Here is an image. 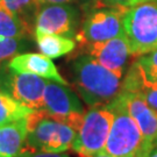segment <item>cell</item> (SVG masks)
<instances>
[{
  "instance_id": "cell-13",
  "label": "cell",
  "mask_w": 157,
  "mask_h": 157,
  "mask_svg": "<svg viewBox=\"0 0 157 157\" xmlns=\"http://www.w3.org/2000/svg\"><path fill=\"white\" fill-rule=\"evenodd\" d=\"M28 134L27 118L0 126V157H17Z\"/></svg>"
},
{
  "instance_id": "cell-4",
  "label": "cell",
  "mask_w": 157,
  "mask_h": 157,
  "mask_svg": "<svg viewBox=\"0 0 157 157\" xmlns=\"http://www.w3.org/2000/svg\"><path fill=\"white\" fill-rule=\"evenodd\" d=\"M124 36L132 56H142L157 49V1L128 7L124 15Z\"/></svg>"
},
{
  "instance_id": "cell-14",
  "label": "cell",
  "mask_w": 157,
  "mask_h": 157,
  "mask_svg": "<svg viewBox=\"0 0 157 157\" xmlns=\"http://www.w3.org/2000/svg\"><path fill=\"white\" fill-rule=\"evenodd\" d=\"M122 91L141 95L149 106L157 111V82L147 80L135 63L132 64L124 76Z\"/></svg>"
},
{
  "instance_id": "cell-27",
  "label": "cell",
  "mask_w": 157,
  "mask_h": 157,
  "mask_svg": "<svg viewBox=\"0 0 157 157\" xmlns=\"http://www.w3.org/2000/svg\"><path fill=\"white\" fill-rule=\"evenodd\" d=\"M0 1H1V0H0Z\"/></svg>"
},
{
  "instance_id": "cell-5",
  "label": "cell",
  "mask_w": 157,
  "mask_h": 157,
  "mask_svg": "<svg viewBox=\"0 0 157 157\" xmlns=\"http://www.w3.org/2000/svg\"><path fill=\"white\" fill-rule=\"evenodd\" d=\"M112 122L113 113L106 105L90 107L84 113L83 124L71 149L80 157H93L105 151Z\"/></svg>"
},
{
  "instance_id": "cell-18",
  "label": "cell",
  "mask_w": 157,
  "mask_h": 157,
  "mask_svg": "<svg viewBox=\"0 0 157 157\" xmlns=\"http://www.w3.org/2000/svg\"><path fill=\"white\" fill-rule=\"evenodd\" d=\"M0 7L13 14H17V17L29 23V17L32 14L36 15L41 6L39 5L37 0H1Z\"/></svg>"
},
{
  "instance_id": "cell-15",
  "label": "cell",
  "mask_w": 157,
  "mask_h": 157,
  "mask_svg": "<svg viewBox=\"0 0 157 157\" xmlns=\"http://www.w3.org/2000/svg\"><path fill=\"white\" fill-rule=\"evenodd\" d=\"M35 40L41 54L51 59L65 56L76 48V42L72 39L56 34L35 33Z\"/></svg>"
},
{
  "instance_id": "cell-2",
  "label": "cell",
  "mask_w": 157,
  "mask_h": 157,
  "mask_svg": "<svg viewBox=\"0 0 157 157\" xmlns=\"http://www.w3.org/2000/svg\"><path fill=\"white\" fill-rule=\"evenodd\" d=\"M106 106L113 113V122L105 152L113 157H148L154 148L129 114L121 94Z\"/></svg>"
},
{
  "instance_id": "cell-26",
  "label": "cell",
  "mask_w": 157,
  "mask_h": 157,
  "mask_svg": "<svg viewBox=\"0 0 157 157\" xmlns=\"http://www.w3.org/2000/svg\"><path fill=\"white\" fill-rule=\"evenodd\" d=\"M93 157H113V156H111V155H108L107 152L102 151V152H100V154H98V155H94Z\"/></svg>"
},
{
  "instance_id": "cell-10",
  "label": "cell",
  "mask_w": 157,
  "mask_h": 157,
  "mask_svg": "<svg viewBox=\"0 0 157 157\" xmlns=\"http://www.w3.org/2000/svg\"><path fill=\"white\" fill-rule=\"evenodd\" d=\"M86 51L87 55L93 57L102 67L120 77H122L124 67L128 62L129 56H132L128 41L124 35L102 42L86 44Z\"/></svg>"
},
{
  "instance_id": "cell-8",
  "label": "cell",
  "mask_w": 157,
  "mask_h": 157,
  "mask_svg": "<svg viewBox=\"0 0 157 157\" xmlns=\"http://www.w3.org/2000/svg\"><path fill=\"white\" fill-rule=\"evenodd\" d=\"M47 82L32 73L15 72L0 65V90L15 100L36 111L43 108V93Z\"/></svg>"
},
{
  "instance_id": "cell-23",
  "label": "cell",
  "mask_w": 157,
  "mask_h": 157,
  "mask_svg": "<svg viewBox=\"0 0 157 157\" xmlns=\"http://www.w3.org/2000/svg\"><path fill=\"white\" fill-rule=\"evenodd\" d=\"M75 0H37L40 6L42 5H52V4H70Z\"/></svg>"
},
{
  "instance_id": "cell-24",
  "label": "cell",
  "mask_w": 157,
  "mask_h": 157,
  "mask_svg": "<svg viewBox=\"0 0 157 157\" xmlns=\"http://www.w3.org/2000/svg\"><path fill=\"white\" fill-rule=\"evenodd\" d=\"M80 1H83L85 4H98V2H101V4H102L104 0H80Z\"/></svg>"
},
{
  "instance_id": "cell-25",
  "label": "cell",
  "mask_w": 157,
  "mask_h": 157,
  "mask_svg": "<svg viewBox=\"0 0 157 157\" xmlns=\"http://www.w3.org/2000/svg\"><path fill=\"white\" fill-rule=\"evenodd\" d=\"M148 157H157V146L154 147V149L150 151V154L148 155Z\"/></svg>"
},
{
  "instance_id": "cell-11",
  "label": "cell",
  "mask_w": 157,
  "mask_h": 157,
  "mask_svg": "<svg viewBox=\"0 0 157 157\" xmlns=\"http://www.w3.org/2000/svg\"><path fill=\"white\" fill-rule=\"evenodd\" d=\"M132 118L136 121L147 142L154 148L157 146V111L149 106L141 95L132 92H121Z\"/></svg>"
},
{
  "instance_id": "cell-12",
  "label": "cell",
  "mask_w": 157,
  "mask_h": 157,
  "mask_svg": "<svg viewBox=\"0 0 157 157\" xmlns=\"http://www.w3.org/2000/svg\"><path fill=\"white\" fill-rule=\"evenodd\" d=\"M7 67L15 72L32 73L48 80L67 85V80L58 72V69L51 61V58L44 56L43 54L27 52L15 55L11 58Z\"/></svg>"
},
{
  "instance_id": "cell-17",
  "label": "cell",
  "mask_w": 157,
  "mask_h": 157,
  "mask_svg": "<svg viewBox=\"0 0 157 157\" xmlns=\"http://www.w3.org/2000/svg\"><path fill=\"white\" fill-rule=\"evenodd\" d=\"M34 111L30 107L15 100L10 94L0 90V126L26 119Z\"/></svg>"
},
{
  "instance_id": "cell-16",
  "label": "cell",
  "mask_w": 157,
  "mask_h": 157,
  "mask_svg": "<svg viewBox=\"0 0 157 157\" xmlns=\"http://www.w3.org/2000/svg\"><path fill=\"white\" fill-rule=\"evenodd\" d=\"M32 34V28L23 19L0 7V37L23 39Z\"/></svg>"
},
{
  "instance_id": "cell-7",
  "label": "cell",
  "mask_w": 157,
  "mask_h": 157,
  "mask_svg": "<svg viewBox=\"0 0 157 157\" xmlns=\"http://www.w3.org/2000/svg\"><path fill=\"white\" fill-rule=\"evenodd\" d=\"M126 7L104 6L90 12L75 39L82 44L102 42L124 35V15Z\"/></svg>"
},
{
  "instance_id": "cell-19",
  "label": "cell",
  "mask_w": 157,
  "mask_h": 157,
  "mask_svg": "<svg viewBox=\"0 0 157 157\" xmlns=\"http://www.w3.org/2000/svg\"><path fill=\"white\" fill-rule=\"evenodd\" d=\"M134 63L147 80L157 82V49L139 56Z\"/></svg>"
},
{
  "instance_id": "cell-22",
  "label": "cell",
  "mask_w": 157,
  "mask_h": 157,
  "mask_svg": "<svg viewBox=\"0 0 157 157\" xmlns=\"http://www.w3.org/2000/svg\"><path fill=\"white\" fill-rule=\"evenodd\" d=\"M17 157H70L62 152H43V151H21Z\"/></svg>"
},
{
  "instance_id": "cell-3",
  "label": "cell",
  "mask_w": 157,
  "mask_h": 157,
  "mask_svg": "<svg viewBox=\"0 0 157 157\" xmlns=\"http://www.w3.org/2000/svg\"><path fill=\"white\" fill-rule=\"evenodd\" d=\"M28 134L22 151L63 152L72 147L77 132L56 121L42 111H34L27 117Z\"/></svg>"
},
{
  "instance_id": "cell-20",
  "label": "cell",
  "mask_w": 157,
  "mask_h": 157,
  "mask_svg": "<svg viewBox=\"0 0 157 157\" xmlns=\"http://www.w3.org/2000/svg\"><path fill=\"white\" fill-rule=\"evenodd\" d=\"M23 47L25 45L21 39L0 37V65H2L5 61L17 55V52L23 49Z\"/></svg>"
},
{
  "instance_id": "cell-9",
  "label": "cell",
  "mask_w": 157,
  "mask_h": 157,
  "mask_svg": "<svg viewBox=\"0 0 157 157\" xmlns=\"http://www.w3.org/2000/svg\"><path fill=\"white\" fill-rule=\"evenodd\" d=\"M78 26V10L69 4L42 5L35 15V33L56 34L72 39Z\"/></svg>"
},
{
  "instance_id": "cell-21",
  "label": "cell",
  "mask_w": 157,
  "mask_h": 157,
  "mask_svg": "<svg viewBox=\"0 0 157 157\" xmlns=\"http://www.w3.org/2000/svg\"><path fill=\"white\" fill-rule=\"evenodd\" d=\"M149 1H157V0H104L102 5L105 6H119V7H132V6L149 2Z\"/></svg>"
},
{
  "instance_id": "cell-6",
  "label": "cell",
  "mask_w": 157,
  "mask_h": 157,
  "mask_svg": "<svg viewBox=\"0 0 157 157\" xmlns=\"http://www.w3.org/2000/svg\"><path fill=\"white\" fill-rule=\"evenodd\" d=\"M42 112L78 132L84 119V106L77 94L67 85L47 82Z\"/></svg>"
},
{
  "instance_id": "cell-1",
  "label": "cell",
  "mask_w": 157,
  "mask_h": 157,
  "mask_svg": "<svg viewBox=\"0 0 157 157\" xmlns=\"http://www.w3.org/2000/svg\"><path fill=\"white\" fill-rule=\"evenodd\" d=\"M71 76L73 87L89 107L107 105L122 92V77L102 67L90 55H82L73 61Z\"/></svg>"
}]
</instances>
